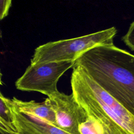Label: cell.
<instances>
[{
    "label": "cell",
    "instance_id": "8992f818",
    "mask_svg": "<svg viewBox=\"0 0 134 134\" xmlns=\"http://www.w3.org/2000/svg\"><path fill=\"white\" fill-rule=\"evenodd\" d=\"M9 113L10 121L0 118L1 133L3 134H71L56 126L35 121L16 110L1 93Z\"/></svg>",
    "mask_w": 134,
    "mask_h": 134
},
{
    "label": "cell",
    "instance_id": "9c48e42d",
    "mask_svg": "<svg viewBox=\"0 0 134 134\" xmlns=\"http://www.w3.org/2000/svg\"><path fill=\"white\" fill-rule=\"evenodd\" d=\"M124 43L132 51H134V20L130 24L126 34L121 38Z\"/></svg>",
    "mask_w": 134,
    "mask_h": 134
},
{
    "label": "cell",
    "instance_id": "30bf717a",
    "mask_svg": "<svg viewBox=\"0 0 134 134\" xmlns=\"http://www.w3.org/2000/svg\"><path fill=\"white\" fill-rule=\"evenodd\" d=\"M0 19L2 20L7 16L9 10L12 6V1L11 0H1Z\"/></svg>",
    "mask_w": 134,
    "mask_h": 134
},
{
    "label": "cell",
    "instance_id": "6da1fadb",
    "mask_svg": "<svg viewBox=\"0 0 134 134\" xmlns=\"http://www.w3.org/2000/svg\"><path fill=\"white\" fill-rule=\"evenodd\" d=\"M74 66L80 68L134 116V55L114 44L83 53Z\"/></svg>",
    "mask_w": 134,
    "mask_h": 134
},
{
    "label": "cell",
    "instance_id": "ba28073f",
    "mask_svg": "<svg viewBox=\"0 0 134 134\" xmlns=\"http://www.w3.org/2000/svg\"><path fill=\"white\" fill-rule=\"evenodd\" d=\"M79 134H105L102 126L95 119L88 117L79 127Z\"/></svg>",
    "mask_w": 134,
    "mask_h": 134
},
{
    "label": "cell",
    "instance_id": "7a4b0ae2",
    "mask_svg": "<svg viewBox=\"0 0 134 134\" xmlns=\"http://www.w3.org/2000/svg\"><path fill=\"white\" fill-rule=\"evenodd\" d=\"M71 85L76 100L105 134H134V116L79 67H73Z\"/></svg>",
    "mask_w": 134,
    "mask_h": 134
},
{
    "label": "cell",
    "instance_id": "5b68a950",
    "mask_svg": "<svg viewBox=\"0 0 134 134\" xmlns=\"http://www.w3.org/2000/svg\"><path fill=\"white\" fill-rule=\"evenodd\" d=\"M48 97L55 114L56 126L71 134H79V125L88 116L72 93L67 95L58 91Z\"/></svg>",
    "mask_w": 134,
    "mask_h": 134
},
{
    "label": "cell",
    "instance_id": "52a82bcc",
    "mask_svg": "<svg viewBox=\"0 0 134 134\" xmlns=\"http://www.w3.org/2000/svg\"><path fill=\"white\" fill-rule=\"evenodd\" d=\"M8 101L16 110L30 119L56 126L55 114L48 97L41 103L35 100L24 101L16 97L13 99L8 98Z\"/></svg>",
    "mask_w": 134,
    "mask_h": 134
},
{
    "label": "cell",
    "instance_id": "8fae6325",
    "mask_svg": "<svg viewBox=\"0 0 134 134\" xmlns=\"http://www.w3.org/2000/svg\"><path fill=\"white\" fill-rule=\"evenodd\" d=\"M1 134H3V133H1Z\"/></svg>",
    "mask_w": 134,
    "mask_h": 134
},
{
    "label": "cell",
    "instance_id": "277c9868",
    "mask_svg": "<svg viewBox=\"0 0 134 134\" xmlns=\"http://www.w3.org/2000/svg\"><path fill=\"white\" fill-rule=\"evenodd\" d=\"M74 65V61L30 64L15 82L16 88L22 91L37 92L49 97L59 91V80Z\"/></svg>",
    "mask_w": 134,
    "mask_h": 134
},
{
    "label": "cell",
    "instance_id": "3957f363",
    "mask_svg": "<svg viewBox=\"0 0 134 134\" xmlns=\"http://www.w3.org/2000/svg\"><path fill=\"white\" fill-rule=\"evenodd\" d=\"M117 32L115 27L69 39L50 41L37 47L30 64L75 61L83 53L95 47L114 44Z\"/></svg>",
    "mask_w": 134,
    "mask_h": 134
}]
</instances>
